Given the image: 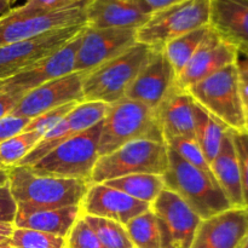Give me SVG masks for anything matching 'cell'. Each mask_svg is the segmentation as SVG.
I'll return each instance as SVG.
<instances>
[{"mask_svg": "<svg viewBox=\"0 0 248 248\" xmlns=\"http://www.w3.org/2000/svg\"><path fill=\"white\" fill-rule=\"evenodd\" d=\"M12 9H14L12 1H10V0H0V18L6 16Z\"/></svg>", "mask_w": 248, "mask_h": 248, "instance_id": "cell-42", "label": "cell"}, {"mask_svg": "<svg viewBox=\"0 0 248 248\" xmlns=\"http://www.w3.org/2000/svg\"><path fill=\"white\" fill-rule=\"evenodd\" d=\"M67 248H106L96 232L80 216L67 236Z\"/></svg>", "mask_w": 248, "mask_h": 248, "instance_id": "cell-33", "label": "cell"}, {"mask_svg": "<svg viewBox=\"0 0 248 248\" xmlns=\"http://www.w3.org/2000/svg\"><path fill=\"white\" fill-rule=\"evenodd\" d=\"M195 102V101H194ZM228 128L213 118L198 103L194 104V132L195 140L202 150L208 164L217 156Z\"/></svg>", "mask_w": 248, "mask_h": 248, "instance_id": "cell-25", "label": "cell"}, {"mask_svg": "<svg viewBox=\"0 0 248 248\" xmlns=\"http://www.w3.org/2000/svg\"><path fill=\"white\" fill-rule=\"evenodd\" d=\"M85 24L93 29H133L138 31L150 19L143 15L135 0H89Z\"/></svg>", "mask_w": 248, "mask_h": 248, "instance_id": "cell-21", "label": "cell"}, {"mask_svg": "<svg viewBox=\"0 0 248 248\" xmlns=\"http://www.w3.org/2000/svg\"><path fill=\"white\" fill-rule=\"evenodd\" d=\"M235 148H236L237 157H239L240 171H241L242 194H244V207L248 211V128L244 132H234Z\"/></svg>", "mask_w": 248, "mask_h": 248, "instance_id": "cell-35", "label": "cell"}, {"mask_svg": "<svg viewBox=\"0 0 248 248\" xmlns=\"http://www.w3.org/2000/svg\"><path fill=\"white\" fill-rule=\"evenodd\" d=\"M165 143H166V145L170 149L173 150L184 161L190 164L191 166L196 167V169L213 176L210 164L206 160L202 150L200 149V147H199L198 142L195 140L188 137H172L166 138Z\"/></svg>", "mask_w": 248, "mask_h": 248, "instance_id": "cell-32", "label": "cell"}, {"mask_svg": "<svg viewBox=\"0 0 248 248\" xmlns=\"http://www.w3.org/2000/svg\"><path fill=\"white\" fill-rule=\"evenodd\" d=\"M213 177L234 208L244 207L241 171L239 157L232 140V130H228L223 138L217 156L210 164Z\"/></svg>", "mask_w": 248, "mask_h": 248, "instance_id": "cell-24", "label": "cell"}, {"mask_svg": "<svg viewBox=\"0 0 248 248\" xmlns=\"http://www.w3.org/2000/svg\"><path fill=\"white\" fill-rule=\"evenodd\" d=\"M208 29H210V26L195 29L190 33L184 34V35L179 36L174 40H171L162 48L167 60L171 63L174 73H176V78L188 64L194 53L196 52L199 46L205 39L206 34L208 33Z\"/></svg>", "mask_w": 248, "mask_h": 248, "instance_id": "cell-27", "label": "cell"}, {"mask_svg": "<svg viewBox=\"0 0 248 248\" xmlns=\"http://www.w3.org/2000/svg\"><path fill=\"white\" fill-rule=\"evenodd\" d=\"M208 26L240 56L248 57V0H211Z\"/></svg>", "mask_w": 248, "mask_h": 248, "instance_id": "cell-20", "label": "cell"}, {"mask_svg": "<svg viewBox=\"0 0 248 248\" xmlns=\"http://www.w3.org/2000/svg\"><path fill=\"white\" fill-rule=\"evenodd\" d=\"M24 92L12 91V90H0V120L10 115L16 104L24 96Z\"/></svg>", "mask_w": 248, "mask_h": 248, "instance_id": "cell-38", "label": "cell"}, {"mask_svg": "<svg viewBox=\"0 0 248 248\" xmlns=\"http://www.w3.org/2000/svg\"><path fill=\"white\" fill-rule=\"evenodd\" d=\"M43 138L36 131H22L18 135L0 143V164L6 169L18 165Z\"/></svg>", "mask_w": 248, "mask_h": 248, "instance_id": "cell-28", "label": "cell"}, {"mask_svg": "<svg viewBox=\"0 0 248 248\" xmlns=\"http://www.w3.org/2000/svg\"><path fill=\"white\" fill-rule=\"evenodd\" d=\"M162 179L165 188L176 193L201 219L232 208L215 177L191 166L170 148L169 169Z\"/></svg>", "mask_w": 248, "mask_h": 248, "instance_id": "cell-3", "label": "cell"}, {"mask_svg": "<svg viewBox=\"0 0 248 248\" xmlns=\"http://www.w3.org/2000/svg\"><path fill=\"white\" fill-rule=\"evenodd\" d=\"M241 248H248V232H247V236H246V239H245V241H244V244H242Z\"/></svg>", "mask_w": 248, "mask_h": 248, "instance_id": "cell-45", "label": "cell"}, {"mask_svg": "<svg viewBox=\"0 0 248 248\" xmlns=\"http://www.w3.org/2000/svg\"><path fill=\"white\" fill-rule=\"evenodd\" d=\"M237 77H239L240 93H241L242 102H244L245 109L248 108V57L247 56H240L236 62Z\"/></svg>", "mask_w": 248, "mask_h": 248, "instance_id": "cell-39", "label": "cell"}, {"mask_svg": "<svg viewBox=\"0 0 248 248\" xmlns=\"http://www.w3.org/2000/svg\"><path fill=\"white\" fill-rule=\"evenodd\" d=\"M108 109L109 104L102 102H82L78 104L58 125L44 135L36 147L17 166H33L65 140L103 121Z\"/></svg>", "mask_w": 248, "mask_h": 248, "instance_id": "cell-14", "label": "cell"}, {"mask_svg": "<svg viewBox=\"0 0 248 248\" xmlns=\"http://www.w3.org/2000/svg\"><path fill=\"white\" fill-rule=\"evenodd\" d=\"M80 103H68L65 106L58 107V108L51 109V110L46 111V113L41 114V115L36 116V118L31 119V123L26 126L23 131H36L40 135H44L47 133L48 131L52 130L56 125L61 123L75 107Z\"/></svg>", "mask_w": 248, "mask_h": 248, "instance_id": "cell-34", "label": "cell"}, {"mask_svg": "<svg viewBox=\"0 0 248 248\" xmlns=\"http://www.w3.org/2000/svg\"><path fill=\"white\" fill-rule=\"evenodd\" d=\"M161 248H190L201 218L173 191L165 188L150 205Z\"/></svg>", "mask_w": 248, "mask_h": 248, "instance_id": "cell-11", "label": "cell"}, {"mask_svg": "<svg viewBox=\"0 0 248 248\" xmlns=\"http://www.w3.org/2000/svg\"><path fill=\"white\" fill-rule=\"evenodd\" d=\"M137 44L133 29H93L85 26L75 56L74 72L90 73Z\"/></svg>", "mask_w": 248, "mask_h": 248, "instance_id": "cell-12", "label": "cell"}, {"mask_svg": "<svg viewBox=\"0 0 248 248\" xmlns=\"http://www.w3.org/2000/svg\"><path fill=\"white\" fill-rule=\"evenodd\" d=\"M103 184L150 205L165 189L162 176L156 174H131L104 182Z\"/></svg>", "mask_w": 248, "mask_h": 248, "instance_id": "cell-26", "label": "cell"}, {"mask_svg": "<svg viewBox=\"0 0 248 248\" xmlns=\"http://www.w3.org/2000/svg\"><path fill=\"white\" fill-rule=\"evenodd\" d=\"M194 104L195 102L189 92L179 89L174 84L155 109L165 140L172 137H188L195 140Z\"/></svg>", "mask_w": 248, "mask_h": 248, "instance_id": "cell-22", "label": "cell"}, {"mask_svg": "<svg viewBox=\"0 0 248 248\" xmlns=\"http://www.w3.org/2000/svg\"><path fill=\"white\" fill-rule=\"evenodd\" d=\"M102 124L103 121L69 138L28 167L38 174L80 179L90 183L94 165L99 159L98 143Z\"/></svg>", "mask_w": 248, "mask_h": 248, "instance_id": "cell-7", "label": "cell"}, {"mask_svg": "<svg viewBox=\"0 0 248 248\" xmlns=\"http://www.w3.org/2000/svg\"><path fill=\"white\" fill-rule=\"evenodd\" d=\"M186 91L195 103L220 121L228 130L244 132L248 128L236 63L210 75Z\"/></svg>", "mask_w": 248, "mask_h": 248, "instance_id": "cell-4", "label": "cell"}, {"mask_svg": "<svg viewBox=\"0 0 248 248\" xmlns=\"http://www.w3.org/2000/svg\"><path fill=\"white\" fill-rule=\"evenodd\" d=\"M152 51L137 43L123 55L87 73L82 82L84 102L113 104L124 98Z\"/></svg>", "mask_w": 248, "mask_h": 248, "instance_id": "cell-5", "label": "cell"}, {"mask_svg": "<svg viewBox=\"0 0 248 248\" xmlns=\"http://www.w3.org/2000/svg\"><path fill=\"white\" fill-rule=\"evenodd\" d=\"M135 1L143 15L152 17L153 15L164 11L167 7L176 4L177 0H135Z\"/></svg>", "mask_w": 248, "mask_h": 248, "instance_id": "cell-40", "label": "cell"}, {"mask_svg": "<svg viewBox=\"0 0 248 248\" xmlns=\"http://www.w3.org/2000/svg\"><path fill=\"white\" fill-rule=\"evenodd\" d=\"M84 7L52 14H46L31 1L15 7L0 18V46L19 43L55 29L85 24Z\"/></svg>", "mask_w": 248, "mask_h": 248, "instance_id": "cell-9", "label": "cell"}, {"mask_svg": "<svg viewBox=\"0 0 248 248\" xmlns=\"http://www.w3.org/2000/svg\"><path fill=\"white\" fill-rule=\"evenodd\" d=\"M125 229L135 248H161L156 219L152 210L130 220Z\"/></svg>", "mask_w": 248, "mask_h": 248, "instance_id": "cell-29", "label": "cell"}, {"mask_svg": "<svg viewBox=\"0 0 248 248\" xmlns=\"http://www.w3.org/2000/svg\"><path fill=\"white\" fill-rule=\"evenodd\" d=\"M149 210L150 203L136 200L103 183L90 184L81 203V215L106 218L123 225Z\"/></svg>", "mask_w": 248, "mask_h": 248, "instance_id": "cell-19", "label": "cell"}, {"mask_svg": "<svg viewBox=\"0 0 248 248\" xmlns=\"http://www.w3.org/2000/svg\"><path fill=\"white\" fill-rule=\"evenodd\" d=\"M85 75L86 73L74 72L31 90L22 97L10 115L31 120L51 109L68 103H82V82Z\"/></svg>", "mask_w": 248, "mask_h": 248, "instance_id": "cell-13", "label": "cell"}, {"mask_svg": "<svg viewBox=\"0 0 248 248\" xmlns=\"http://www.w3.org/2000/svg\"><path fill=\"white\" fill-rule=\"evenodd\" d=\"M248 232V211L230 210L201 220L190 248H241Z\"/></svg>", "mask_w": 248, "mask_h": 248, "instance_id": "cell-18", "label": "cell"}, {"mask_svg": "<svg viewBox=\"0 0 248 248\" xmlns=\"http://www.w3.org/2000/svg\"><path fill=\"white\" fill-rule=\"evenodd\" d=\"M245 114H246V120H247V125H248V108L245 109Z\"/></svg>", "mask_w": 248, "mask_h": 248, "instance_id": "cell-46", "label": "cell"}, {"mask_svg": "<svg viewBox=\"0 0 248 248\" xmlns=\"http://www.w3.org/2000/svg\"><path fill=\"white\" fill-rule=\"evenodd\" d=\"M81 216V206L62 208H35L17 205L14 227L47 232L67 239L74 223Z\"/></svg>", "mask_w": 248, "mask_h": 248, "instance_id": "cell-23", "label": "cell"}, {"mask_svg": "<svg viewBox=\"0 0 248 248\" xmlns=\"http://www.w3.org/2000/svg\"><path fill=\"white\" fill-rule=\"evenodd\" d=\"M169 169L166 143L135 140L98 159L90 184H101L131 174L164 176Z\"/></svg>", "mask_w": 248, "mask_h": 248, "instance_id": "cell-6", "label": "cell"}, {"mask_svg": "<svg viewBox=\"0 0 248 248\" xmlns=\"http://www.w3.org/2000/svg\"><path fill=\"white\" fill-rule=\"evenodd\" d=\"M81 216L87 224L93 229L106 248H135L128 237L125 225L106 218Z\"/></svg>", "mask_w": 248, "mask_h": 248, "instance_id": "cell-30", "label": "cell"}, {"mask_svg": "<svg viewBox=\"0 0 248 248\" xmlns=\"http://www.w3.org/2000/svg\"><path fill=\"white\" fill-rule=\"evenodd\" d=\"M14 224H7V223H0V244L7 242L14 232Z\"/></svg>", "mask_w": 248, "mask_h": 248, "instance_id": "cell-41", "label": "cell"}, {"mask_svg": "<svg viewBox=\"0 0 248 248\" xmlns=\"http://www.w3.org/2000/svg\"><path fill=\"white\" fill-rule=\"evenodd\" d=\"M17 248H67V239L29 229L15 228L9 241Z\"/></svg>", "mask_w": 248, "mask_h": 248, "instance_id": "cell-31", "label": "cell"}, {"mask_svg": "<svg viewBox=\"0 0 248 248\" xmlns=\"http://www.w3.org/2000/svg\"><path fill=\"white\" fill-rule=\"evenodd\" d=\"M237 60L239 52L223 41L210 27L208 33L188 64L177 75L176 85L186 91L189 87L202 81L223 68L235 64Z\"/></svg>", "mask_w": 248, "mask_h": 248, "instance_id": "cell-16", "label": "cell"}, {"mask_svg": "<svg viewBox=\"0 0 248 248\" xmlns=\"http://www.w3.org/2000/svg\"><path fill=\"white\" fill-rule=\"evenodd\" d=\"M81 26L55 29L34 38L0 46V81L10 79L34 63L57 52L84 29Z\"/></svg>", "mask_w": 248, "mask_h": 248, "instance_id": "cell-10", "label": "cell"}, {"mask_svg": "<svg viewBox=\"0 0 248 248\" xmlns=\"http://www.w3.org/2000/svg\"><path fill=\"white\" fill-rule=\"evenodd\" d=\"M9 186L17 205L35 208H62L81 206L90 183L80 179L44 176L28 166L9 170Z\"/></svg>", "mask_w": 248, "mask_h": 248, "instance_id": "cell-1", "label": "cell"}, {"mask_svg": "<svg viewBox=\"0 0 248 248\" xmlns=\"http://www.w3.org/2000/svg\"><path fill=\"white\" fill-rule=\"evenodd\" d=\"M17 213V203L10 191L9 183L0 186V223L14 224Z\"/></svg>", "mask_w": 248, "mask_h": 248, "instance_id": "cell-36", "label": "cell"}, {"mask_svg": "<svg viewBox=\"0 0 248 248\" xmlns=\"http://www.w3.org/2000/svg\"><path fill=\"white\" fill-rule=\"evenodd\" d=\"M9 170L10 169H0V186H6L9 183Z\"/></svg>", "mask_w": 248, "mask_h": 248, "instance_id": "cell-43", "label": "cell"}, {"mask_svg": "<svg viewBox=\"0 0 248 248\" xmlns=\"http://www.w3.org/2000/svg\"><path fill=\"white\" fill-rule=\"evenodd\" d=\"M143 140L165 143L155 109L125 97L109 104L99 136V157L127 143Z\"/></svg>", "mask_w": 248, "mask_h": 248, "instance_id": "cell-2", "label": "cell"}, {"mask_svg": "<svg viewBox=\"0 0 248 248\" xmlns=\"http://www.w3.org/2000/svg\"><path fill=\"white\" fill-rule=\"evenodd\" d=\"M176 84V73L162 50H153L144 67L128 87L125 98L156 109Z\"/></svg>", "mask_w": 248, "mask_h": 248, "instance_id": "cell-17", "label": "cell"}, {"mask_svg": "<svg viewBox=\"0 0 248 248\" xmlns=\"http://www.w3.org/2000/svg\"><path fill=\"white\" fill-rule=\"evenodd\" d=\"M0 169H6V167H4L1 164H0Z\"/></svg>", "mask_w": 248, "mask_h": 248, "instance_id": "cell-47", "label": "cell"}, {"mask_svg": "<svg viewBox=\"0 0 248 248\" xmlns=\"http://www.w3.org/2000/svg\"><path fill=\"white\" fill-rule=\"evenodd\" d=\"M211 0H177L172 6L153 15L137 31V43L162 50L167 43L210 23Z\"/></svg>", "mask_w": 248, "mask_h": 248, "instance_id": "cell-8", "label": "cell"}, {"mask_svg": "<svg viewBox=\"0 0 248 248\" xmlns=\"http://www.w3.org/2000/svg\"><path fill=\"white\" fill-rule=\"evenodd\" d=\"M82 31L57 52L38 61L19 74L0 81V90H12L27 93L51 80L60 79L74 73L75 56L81 40Z\"/></svg>", "mask_w": 248, "mask_h": 248, "instance_id": "cell-15", "label": "cell"}, {"mask_svg": "<svg viewBox=\"0 0 248 248\" xmlns=\"http://www.w3.org/2000/svg\"><path fill=\"white\" fill-rule=\"evenodd\" d=\"M31 123V119L7 115L0 120V143L18 135Z\"/></svg>", "mask_w": 248, "mask_h": 248, "instance_id": "cell-37", "label": "cell"}, {"mask_svg": "<svg viewBox=\"0 0 248 248\" xmlns=\"http://www.w3.org/2000/svg\"><path fill=\"white\" fill-rule=\"evenodd\" d=\"M0 248H17V247L11 246L9 242H4V244H0Z\"/></svg>", "mask_w": 248, "mask_h": 248, "instance_id": "cell-44", "label": "cell"}]
</instances>
